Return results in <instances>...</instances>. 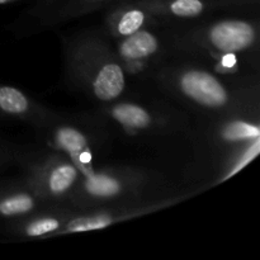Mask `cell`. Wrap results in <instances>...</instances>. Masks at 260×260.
<instances>
[{"label": "cell", "mask_w": 260, "mask_h": 260, "mask_svg": "<svg viewBox=\"0 0 260 260\" xmlns=\"http://www.w3.org/2000/svg\"><path fill=\"white\" fill-rule=\"evenodd\" d=\"M162 91L207 117L259 109V75H225L178 55L151 73Z\"/></svg>", "instance_id": "1"}, {"label": "cell", "mask_w": 260, "mask_h": 260, "mask_svg": "<svg viewBox=\"0 0 260 260\" xmlns=\"http://www.w3.org/2000/svg\"><path fill=\"white\" fill-rule=\"evenodd\" d=\"M165 25L179 55L225 75H259L258 18H206L190 24Z\"/></svg>", "instance_id": "2"}, {"label": "cell", "mask_w": 260, "mask_h": 260, "mask_svg": "<svg viewBox=\"0 0 260 260\" xmlns=\"http://www.w3.org/2000/svg\"><path fill=\"white\" fill-rule=\"evenodd\" d=\"M66 79L99 106L126 96L129 74L106 35L84 30L63 40Z\"/></svg>", "instance_id": "3"}, {"label": "cell", "mask_w": 260, "mask_h": 260, "mask_svg": "<svg viewBox=\"0 0 260 260\" xmlns=\"http://www.w3.org/2000/svg\"><path fill=\"white\" fill-rule=\"evenodd\" d=\"M198 141L210 147L215 162L220 161L221 173L217 183L229 179L258 156L259 109L208 117L207 127Z\"/></svg>", "instance_id": "4"}, {"label": "cell", "mask_w": 260, "mask_h": 260, "mask_svg": "<svg viewBox=\"0 0 260 260\" xmlns=\"http://www.w3.org/2000/svg\"><path fill=\"white\" fill-rule=\"evenodd\" d=\"M37 131L47 146L71 160L83 177L98 169L96 159L108 141V128L91 113L70 116L53 112Z\"/></svg>", "instance_id": "5"}, {"label": "cell", "mask_w": 260, "mask_h": 260, "mask_svg": "<svg viewBox=\"0 0 260 260\" xmlns=\"http://www.w3.org/2000/svg\"><path fill=\"white\" fill-rule=\"evenodd\" d=\"M154 185L155 180L141 169L127 167L96 169L83 177L70 206L75 211H85L112 203L147 200L152 198Z\"/></svg>", "instance_id": "6"}, {"label": "cell", "mask_w": 260, "mask_h": 260, "mask_svg": "<svg viewBox=\"0 0 260 260\" xmlns=\"http://www.w3.org/2000/svg\"><path fill=\"white\" fill-rule=\"evenodd\" d=\"M107 128L116 127L128 136L165 135L187 126V117L160 102H144L123 98L99 106L91 113Z\"/></svg>", "instance_id": "7"}, {"label": "cell", "mask_w": 260, "mask_h": 260, "mask_svg": "<svg viewBox=\"0 0 260 260\" xmlns=\"http://www.w3.org/2000/svg\"><path fill=\"white\" fill-rule=\"evenodd\" d=\"M17 162L24 172L23 179L52 205L69 206L75 196L83 174L65 155L57 151L18 152Z\"/></svg>", "instance_id": "8"}, {"label": "cell", "mask_w": 260, "mask_h": 260, "mask_svg": "<svg viewBox=\"0 0 260 260\" xmlns=\"http://www.w3.org/2000/svg\"><path fill=\"white\" fill-rule=\"evenodd\" d=\"M113 48L129 75L151 74L162 62L179 55L169 28L159 20L128 37L114 41Z\"/></svg>", "instance_id": "9"}, {"label": "cell", "mask_w": 260, "mask_h": 260, "mask_svg": "<svg viewBox=\"0 0 260 260\" xmlns=\"http://www.w3.org/2000/svg\"><path fill=\"white\" fill-rule=\"evenodd\" d=\"M187 196L182 197H156L147 200L126 201V202L112 203V205L101 206L85 211H76L73 213L58 236L70 235V234L86 233V231L102 230L114 223L123 222L132 218L141 217L156 211L174 206L180 202Z\"/></svg>", "instance_id": "10"}, {"label": "cell", "mask_w": 260, "mask_h": 260, "mask_svg": "<svg viewBox=\"0 0 260 260\" xmlns=\"http://www.w3.org/2000/svg\"><path fill=\"white\" fill-rule=\"evenodd\" d=\"M123 0H37L17 22L18 32L36 33Z\"/></svg>", "instance_id": "11"}, {"label": "cell", "mask_w": 260, "mask_h": 260, "mask_svg": "<svg viewBox=\"0 0 260 260\" xmlns=\"http://www.w3.org/2000/svg\"><path fill=\"white\" fill-rule=\"evenodd\" d=\"M74 212L76 211L69 206H50L25 217L9 220L7 229L22 239L56 238Z\"/></svg>", "instance_id": "12"}, {"label": "cell", "mask_w": 260, "mask_h": 260, "mask_svg": "<svg viewBox=\"0 0 260 260\" xmlns=\"http://www.w3.org/2000/svg\"><path fill=\"white\" fill-rule=\"evenodd\" d=\"M53 111L36 102L20 89L0 84V118L29 123L38 129L52 117Z\"/></svg>", "instance_id": "13"}, {"label": "cell", "mask_w": 260, "mask_h": 260, "mask_svg": "<svg viewBox=\"0 0 260 260\" xmlns=\"http://www.w3.org/2000/svg\"><path fill=\"white\" fill-rule=\"evenodd\" d=\"M156 18L140 0H123L113 5L106 17V32L113 41L122 40L154 24Z\"/></svg>", "instance_id": "14"}, {"label": "cell", "mask_w": 260, "mask_h": 260, "mask_svg": "<svg viewBox=\"0 0 260 260\" xmlns=\"http://www.w3.org/2000/svg\"><path fill=\"white\" fill-rule=\"evenodd\" d=\"M159 22L169 25L190 24L210 18L216 9L205 0H140Z\"/></svg>", "instance_id": "15"}, {"label": "cell", "mask_w": 260, "mask_h": 260, "mask_svg": "<svg viewBox=\"0 0 260 260\" xmlns=\"http://www.w3.org/2000/svg\"><path fill=\"white\" fill-rule=\"evenodd\" d=\"M52 205L38 194L24 179L14 180L0 194V218L17 220Z\"/></svg>", "instance_id": "16"}, {"label": "cell", "mask_w": 260, "mask_h": 260, "mask_svg": "<svg viewBox=\"0 0 260 260\" xmlns=\"http://www.w3.org/2000/svg\"><path fill=\"white\" fill-rule=\"evenodd\" d=\"M18 150L10 146L7 142L0 141V169L8 167L10 162L17 161Z\"/></svg>", "instance_id": "17"}, {"label": "cell", "mask_w": 260, "mask_h": 260, "mask_svg": "<svg viewBox=\"0 0 260 260\" xmlns=\"http://www.w3.org/2000/svg\"><path fill=\"white\" fill-rule=\"evenodd\" d=\"M258 4L259 0H221L220 8H248Z\"/></svg>", "instance_id": "18"}, {"label": "cell", "mask_w": 260, "mask_h": 260, "mask_svg": "<svg viewBox=\"0 0 260 260\" xmlns=\"http://www.w3.org/2000/svg\"><path fill=\"white\" fill-rule=\"evenodd\" d=\"M13 182H14V180H0V194H2Z\"/></svg>", "instance_id": "19"}, {"label": "cell", "mask_w": 260, "mask_h": 260, "mask_svg": "<svg viewBox=\"0 0 260 260\" xmlns=\"http://www.w3.org/2000/svg\"><path fill=\"white\" fill-rule=\"evenodd\" d=\"M205 2H207V3H210V4H212L213 7L216 8V9H217V8H220V2H221V0H205Z\"/></svg>", "instance_id": "20"}, {"label": "cell", "mask_w": 260, "mask_h": 260, "mask_svg": "<svg viewBox=\"0 0 260 260\" xmlns=\"http://www.w3.org/2000/svg\"><path fill=\"white\" fill-rule=\"evenodd\" d=\"M13 2H18V0H0V5L9 4V3H13Z\"/></svg>", "instance_id": "21"}]
</instances>
